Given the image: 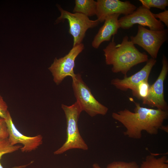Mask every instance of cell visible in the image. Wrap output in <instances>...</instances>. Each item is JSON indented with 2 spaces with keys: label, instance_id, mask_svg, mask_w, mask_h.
<instances>
[{
  "label": "cell",
  "instance_id": "obj_1",
  "mask_svg": "<svg viewBox=\"0 0 168 168\" xmlns=\"http://www.w3.org/2000/svg\"><path fill=\"white\" fill-rule=\"evenodd\" d=\"M134 104V112L125 109L112 114L113 118L125 128L124 135L131 138L139 139L144 131L151 135L157 134L168 118V111L142 107L138 102Z\"/></svg>",
  "mask_w": 168,
  "mask_h": 168
},
{
  "label": "cell",
  "instance_id": "obj_2",
  "mask_svg": "<svg viewBox=\"0 0 168 168\" xmlns=\"http://www.w3.org/2000/svg\"><path fill=\"white\" fill-rule=\"evenodd\" d=\"M103 51L106 64L113 66L112 72H121L124 77L127 76L128 72L133 67L147 62L149 59L146 53L140 52L127 35L124 36L121 43L117 44L113 37Z\"/></svg>",
  "mask_w": 168,
  "mask_h": 168
},
{
  "label": "cell",
  "instance_id": "obj_3",
  "mask_svg": "<svg viewBox=\"0 0 168 168\" xmlns=\"http://www.w3.org/2000/svg\"><path fill=\"white\" fill-rule=\"evenodd\" d=\"M61 108L66 119L67 138L63 144L54 152V154H62L69 150L74 149L87 150L88 146L81 136L78 126V120L82 111L80 105L76 101L70 106L62 104Z\"/></svg>",
  "mask_w": 168,
  "mask_h": 168
},
{
  "label": "cell",
  "instance_id": "obj_4",
  "mask_svg": "<svg viewBox=\"0 0 168 168\" xmlns=\"http://www.w3.org/2000/svg\"><path fill=\"white\" fill-rule=\"evenodd\" d=\"M72 78L74 94L82 111H85L91 117L106 114L108 108L96 99L83 81L81 75L75 74Z\"/></svg>",
  "mask_w": 168,
  "mask_h": 168
},
{
  "label": "cell",
  "instance_id": "obj_5",
  "mask_svg": "<svg viewBox=\"0 0 168 168\" xmlns=\"http://www.w3.org/2000/svg\"><path fill=\"white\" fill-rule=\"evenodd\" d=\"M167 29L160 30H153L138 25L137 34L130 37V41L142 48L151 56L156 58L159 50L168 39Z\"/></svg>",
  "mask_w": 168,
  "mask_h": 168
},
{
  "label": "cell",
  "instance_id": "obj_6",
  "mask_svg": "<svg viewBox=\"0 0 168 168\" xmlns=\"http://www.w3.org/2000/svg\"><path fill=\"white\" fill-rule=\"evenodd\" d=\"M60 16L56 22L68 20L69 25V33L73 37V47L82 43L87 30L97 26L100 23L97 19L90 20L88 17L83 14L77 13H71L63 9L60 6H58Z\"/></svg>",
  "mask_w": 168,
  "mask_h": 168
},
{
  "label": "cell",
  "instance_id": "obj_7",
  "mask_svg": "<svg viewBox=\"0 0 168 168\" xmlns=\"http://www.w3.org/2000/svg\"><path fill=\"white\" fill-rule=\"evenodd\" d=\"M84 48V45L82 43L73 47L64 57L54 59L48 69L51 73L53 81L56 85L60 84L67 77L72 78L75 75L74 68L76 58Z\"/></svg>",
  "mask_w": 168,
  "mask_h": 168
},
{
  "label": "cell",
  "instance_id": "obj_8",
  "mask_svg": "<svg viewBox=\"0 0 168 168\" xmlns=\"http://www.w3.org/2000/svg\"><path fill=\"white\" fill-rule=\"evenodd\" d=\"M162 68L155 82L150 85L148 93L142 100L144 105L165 111H168V105L165 100L164 83L168 72V61L163 54Z\"/></svg>",
  "mask_w": 168,
  "mask_h": 168
},
{
  "label": "cell",
  "instance_id": "obj_9",
  "mask_svg": "<svg viewBox=\"0 0 168 168\" xmlns=\"http://www.w3.org/2000/svg\"><path fill=\"white\" fill-rule=\"evenodd\" d=\"M119 28L128 29L134 25L138 24L148 27L150 30H160L165 29L164 25L156 18L150 10L140 6L132 13L124 16L119 19Z\"/></svg>",
  "mask_w": 168,
  "mask_h": 168
},
{
  "label": "cell",
  "instance_id": "obj_10",
  "mask_svg": "<svg viewBox=\"0 0 168 168\" xmlns=\"http://www.w3.org/2000/svg\"><path fill=\"white\" fill-rule=\"evenodd\" d=\"M4 119L7 126L9 142L12 146L18 143L21 144L22 147L20 149L21 152H31L37 149L42 144L43 137L41 135L30 137L20 133L15 126L9 111Z\"/></svg>",
  "mask_w": 168,
  "mask_h": 168
},
{
  "label": "cell",
  "instance_id": "obj_11",
  "mask_svg": "<svg viewBox=\"0 0 168 168\" xmlns=\"http://www.w3.org/2000/svg\"><path fill=\"white\" fill-rule=\"evenodd\" d=\"M96 16L100 22H102L108 16L114 14L124 16L131 14L137 8L129 1L119 0H97Z\"/></svg>",
  "mask_w": 168,
  "mask_h": 168
},
{
  "label": "cell",
  "instance_id": "obj_12",
  "mask_svg": "<svg viewBox=\"0 0 168 168\" xmlns=\"http://www.w3.org/2000/svg\"><path fill=\"white\" fill-rule=\"evenodd\" d=\"M156 62V59L151 58L148 59L146 65L136 73L129 77H124L122 79H113L111 84L121 91H126L129 89L132 91L141 82L148 81L152 69Z\"/></svg>",
  "mask_w": 168,
  "mask_h": 168
},
{
  "label": "cell",
  "instance_id": "obj_13",
  "mask_svg": "<svg viewBox=\"0 0 168 168\" xmlns=\"http://www.w3.org/2000/svg\"><path fill=\"white\" fill-rule=\"evenodd\" d=\"M120 14H114L107 16L103 25L100 28L92 42L93 47L97 49L104 42L110 40L117 34L119 28L118 18Z\"/></svg>",
  "mask_w": 168,
  "mask_h": 168
},
{
  "label": "cell",
  "instance_id": "obj_14",
  "mask_svg": "<svg viewBox=\"0 0 168 168\" xmlns=\"http://www.w3.org/2000/svg\"><path fill=\"white\" fill-rule=\"evenodd\" d=\"M97 2L94 0H76L73 13H80L88 17L96 15Z\"/></svg>",
  "mask_w": 168,
  "mask_h": 168
},
{
  "label": "cell",
  "instance_id": "obj_15",
  "mask_svg": "<svg viewBox=\"0 0 168 168\" xmlns=\"http://www.w3.org/2000/svg\"><path fill=\"white\" fill-rule=\"evenodd\" d=\"M139 168H168V159L166 156L157 158L154 155L147 156Z\"/></svg>",
  "mask_w": 168,
  "mask_h": 168
},
{
  "label": "cell",
  "instance_id": "obj_16",
  "mask_svg": "<svg viewBox=\"0 0 168 168\" xmlns=\"http://www.w3.org/2000/svg\"><path fill=\"white\" fill-rule=\"evenodd\" d=\"M22 147V146L18 145H12L8 138H0V168H4L0 162L1 159L3 155L16 151L20 149ZM32 162L31 161L27 165L16 166L12 168H24L31 164Z\"/></svg>",
  "mask_w": 168,
  "mask_h": 168
},
{
  "label": "cell",
  "instance_id": "obj_17",
  "mask_svg": "<svg viewBox=\"0 0 168 168\" xmlns=\"http://www.w3.org/2000/svg\"><path fill=\"white\" fill-rule=\"evenodd\" d=\"M150 85L148 81L141 82L132 90L133 96L138 99L142 100L146 97L148 94Z\"/></svg>",
  "mask_w": 168,
  "mask_h": 168
},
{
  "label": "cell",
  "instance_id": "obj_18",
  "mask_svg": "<svg viewBox=\"0 0 168 168\" xmlns=\"http://www.w3.org/2000/svg\"><path fill=\"white\" fill-rule=\"evenodd\" d=\"M143 7L150 10L151 7H156L165 10L168 6V0H139Z\"/></svg>",
  "mask_w": 168,
  "mask_h": 168
},
{
  "label": "cell",
  "instance_id": "obj_19",
  "mask_svg": "<svg viewBox=\"0 0 168 168\" xmlns=\"http://www.w3.org/2000/svg\"><path fill=\"white\" fill-rule=\"evenodd\" d=\"M106 168H139V166L135 161H115L108 164Z\"/></svg>",
  "mask_w": 168,
  "mask_h": 168
},
{
  "label": "cell",
  "instance_id": "obj_20",
  "mask_svg": "<svg viewBox=\"0 0 168 168\" xmlns=\"http://www.w3.org/2000/svg\"><path fill=\"white\" fill-rule=\"evenodd\" d=\"M8 137V133L5 119L0 117V138H6Z\"/></svg>",
  "mask_w": 168,
  "mask_h": 168
},
{
  "label": "cell",
  "instance_id": "obj_21",
  "mask_svg": "<svg viewBox=\"0 0 168 168\" xmlns=\"http://www.w3.org/2000/svg\"><path fill=\"white\" fill-rule=\"evenodd\" d=\"M153 15L156 18H158L159 21L165 23L166 26L168 27V10H165L164 11L158 13L154 14Z\"/></svg>",
  "mask_w": 168,
  "mask_h": 168
},
{
  "label": "cell",
  "instance_id": "obj_22",
  "mask_svg": "<svg viewBox=\"0 0 168 168\" xmlns=\"http://www.w3.org/2000/svg\"><path fill=\"white\" fill-rule=\"evenodd\" d=\"M8 111L7 104L0 95V117L4 119Z\"/></svg>",
  "mask_w": 168,
  "mask_h": 168
},
{
  "label": "cell",
  "instance_id": "obj_23",
  "mask_svg": "<svg viewBox=\"0 0 168 168\" xmlns=\"http://www.w3.org/2000/svg\"><path fill=\"white\" fill-rule=\"evenodd\" d=\"M160 129H161L165 132L168 133V125L164 126L163 125L160 128Z\"/></svg>",
  "mask_w": 168,
  "mask_h": 168
},
{
  "label": "cell",
  "instance_id": "obj_24",
  "mask_svg": "<svg viewBox=\"0 0 168 168\" xmlns=\"http://www.w3.org/2000/svg\"><path fill=\"white\" fill-rule=\"evenodd\" d=\"M93 168H101L99 165L96 163L93 164L92 165Z\"/></svg>",
  "mask_w": 168,
  "mask_h": 168
}]
</instances>
